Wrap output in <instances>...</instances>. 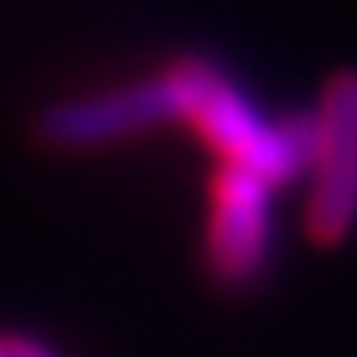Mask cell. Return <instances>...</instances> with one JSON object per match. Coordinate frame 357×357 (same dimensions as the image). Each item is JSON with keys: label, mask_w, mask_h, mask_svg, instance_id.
I'll return each instance as SVG.
<instances>
[{"label": "cell", "mask_w": 357, "mask_h": 357, "mask_svg": "<svg viewBox=\"0 0 357 357\" xmlns=\"http://www.w3.org/2000/svg\"><path fill=\"white\" fill-rule=\"evenodd\" d=\"M178 63H183V121L219 156V165L259 174L277 192L290 183H304L308 112L277 121L215 63L206 59H178Z\"/></svg>", "instance_id": "6da1fadb"}, {"label": "cell", "mask_w": 357, "mask_h": 357, "mask_svg": "<svg viewBox=\"0 0 357 357\" xmlns=\"http://www.w3.org/2000/svg\"><path fill=\"white\" fill-rule=\"evenodd\" d=\"M304 228L312 241L335 245L357 228V67L335 72L308 107L304 165Z\"/></svg>", "instance_id": "7a4b0ae2"}, {"label": "cell", "mask_w": 357, "mask_h": 357, "mask_svg": "<svg viewBox=\"0 0 357 357\" xmlns=\"http://www.w3.org/2000/svg\"><path fill=\"white\" fill-rule=\"evenodd\" d=\"M174 121H183V63L161 67L156 76L59 98V103L40 107L36 134L50 148L89 152V148L134 139V134L174 126Z\"/></svg>", "instance_id": "3957f363"}, {"label": "cell", "mask_w": 357, "mask_h": 357, "mask_svg": "<svg viewBox=\"0 0 357 357\" xmlns=\"http://www.w3.org/2000/svg\"><path fill=\"white\" fill-rule=\"evenodd\" d=\"M277 255V188L250 170L219 165L206 206V268L219 286L245 290Z\"/></svg>", "instance_id": "277c9868"}, {"label": "cell", "mask_w": 357, "mask_h": 357, "mask_svg": "<svg viewBox=\"0 0 357 357\" xmlns=\"http://www.w3.org/2000/svg\"><path fill=\"white\" fill-rule=\"evenodd\" d=\"M5 353L9 357H67V353L54 349L50 340H40V335H22V331L5 335Z\"/></svg>", "instance_id": "5b68a950"}, {"label": "cell", "mask_w": 357, "mask_h": 357, "mask_svg": "<svg viewBox=\"0 0 357 357\" xmlns=\"http://www.w3.org/2000/svg\"><path fill=\"white\" fill-rule=\"evenodd\" d=\"M0 357H9V353H5V335H0Z\"/></svg>", "instance_id": "8992f818"}]
</instances>
